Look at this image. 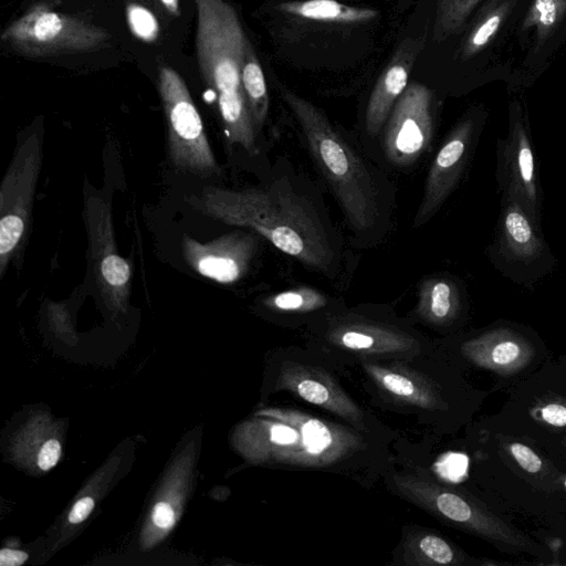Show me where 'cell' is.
Segmentation results:
<instances>
[{"label": "cell", "mask_w": 566, "mask_h": 566, "mask_svg": "<svg viewBox=\"0 0 566 566\" xmlns=\"http://www.w3.org/2000/svg\"><path fill=\"white\" fill-rule=\"evenodd\" d=\"M280 94L294 115L306 148L348 228L360 240H376L388 221L384 181L322 109L283 85Z\"/></svg>", "instance_id": "obj_2"}, {"label": "cell", "mask_w": 566, "mask_h": 566, "mask_svg": "<svg viewBox=\"0 0 566 566\" xmlns=\"http://www.w3.org/2000/svg\"><path fill=\"white\" fill-rule=\"evenodd\" d=\"M253 423L256 460L296 468H327L363 446L353 430L292 408H265Z\"/></svg>", "instance_id": "obj_4"}, {"label": "cell", "mask_w": 566, "mask_h": 566, "mask_svg": "<svg viewBox=\"0 0 566 566\" xmlns=\"http://www.w3.org/2000/svg\"><path fill=\"white\" fill-rule=\"evenodd\" d=\"M0 39L20 54L50 56L97 50L111 34L76 15L38 3L6 27Z\"/></svg>", "instance_id": "obj_8"}, {"label": "cell", "mask_w": 566, "mask_h": 566, "mask_svg": "<svg viewBox=\"0 0 566 566\" xmlns=\"http://www.w3.org/2000/svg\"><path fill=\"white\" fill-rule=\"evenodd\" d=\"M241 84L254 127L260 133L269 113V93L260 62L248 42L241 66Z\"/></svg>", "instance_id": "obj_21"}, {"label": "cell", "mask_w": 566, "mask_h": 566, "mask_svg": "<svg viewBox=\"0 0 566 566\" xmlns=\"http://www.w3.org/2000/svg\"><path fill=\"white\" fill-rule=\"evenodd\" d=\"M259 234L235 230L208 242L185 234L181 250L186 263L200 275L232 284L248 272L259 247Z\"/></svg>", "instance_id": "obj_12"}, {"label": "cell", "mask_w": 566, "mask_h": 566, "mask_svg": "<svg viewBox=\"0 0 566 566\" xmlns=\"http://www.w3.org/2000/svg\"><path fill=\"white\" fill-rule=\"evenodd\" d=\"M423 44V36L406 38L395 51L367 103L365 128L368 135L376 136L382 129L396 102L408 86L410 72Z\"/></svg>", "instance_id": "obj_15"}, {"label": "cell", "mask_w": 566, "mask_h": 566, "mask_svg": "<svg viewBox=\"0 0 566 566\" xmlns=\"http://www.w3.org/2000/svg\"><path fill=\"white\" fill-rule=\"evenodd\" d=\"M514 2L515 0H502L480 17L462 44L461 54L463 59L472 57L490 43Z\"/></svg>", "instance_id": "obj_23"}, {"label": "cell", "mask_w": 566, "mask_h": 566, "mask_svg": "<svg viewBox=\"0 0 566 566\" xmlns=\"http://www.w3.org/2000/svg\"><path fill=\"white\" fill-rule=\"evenodd\" d=\"M277 390H287L354 426L364 429V413L327 371L297 361L283 363L275 379Z\"/></svg>", "instance_id": "obj_13"}, {"label": "cell", "mask_w": 566, "mask_h": 566, "mask_svg": "<svg viewBox=\"0 0 566 566\" xmlns=\"http://www.w3.org/2000/svg\"><path fill=\"white\" fill-rule=\"evenodd\" d=\"M127 21L132 32L146 42H153L159 33V24L156 17L147 8L130 3L126 9Z\"/></svg>", "instance_id": "obj_28"}, {"label": "cell", "mask_w": 566, "mask_h": 566, "mask_svg": "<svg viewBox=\"0 0 566 566\" xmlns=\"http://www.w3.org/2000/svg\"><path fill=\"white\" fill-rule=\"evenodd\" d=\"M324 338L331 346L364 356L405 355L420 347L419 339L403 328L355 313L329 317Z\"/></svg>", "instance_id": "obj_11"}, {"label": "cell", "mask_w": 566, "mask_h": 566, "mask_svg": "<svg viewBox=\"0 0 566 566\" xmlns=\"http://www.w3.org/2000/svg\"><path fill=\"white\" fill-rule=\"evenodd\" d=\"M433 132L432 93L411 83L396 102L386 122L382 148L395 166L415 164L428 149Z\"/></svg>", "instance_id": "obj_10"}, {"label": "cell", "mask_w": 566, "mask_h": 566, "mask_svg": "<svg viewBox=\"0 0 566 566\" xmlns=\"http://www.w3.org/2000/svg\"><path fill=\"white\" fill-rule=\"evenodd\" d=\"M480 0H438L433 41L441 42L462 29Z\"/></svg>", "instance_id": "obj_24"}, {"label": "cell", "mask_w": 566, "mask_h": 566, "mask_svg": "<svg viewBox=\"0 0 566 566\" xmlns=\"http://www.w3.org/2000/svg\"><path fill=\"white\" fill-rule=\"evenodd\" d=\"M61 455V446L57 440L50 439L41 447L38 455V464L43 471L53 468Z\"/></svg>", "instance_id": "obj_31"}, {"label": "cell", "mask_w": 566, "mask_h": 566, "mask_svg": "<svg viewBox=\"0 0 566 566\" xmlns=\"http://www.w3.org/2000/svg\"><path fill=\"white\" fill-rule=\"evenodd\" d=\"M406 564L411 565H462L467 557L452 543L429 531L412 532L403 546Z\"/></svg>", "instance_id": "obj_20"}, {"label": "cell", "mask_w": 566, "mask_h": 566, "mask_svg": "<svg viewBox=\"0 0 566 566\" xmlns=\"http://www.w3.org/2000/svg\"><path fill=\"white\" fill-rule=\"evenodd\" d=\"M192 200L203 214L252 230L312 271L333 277L339 270L340 244L323 210L285 177L239 190L207 187Z\"/></svg>", "instance_id": "obj_1"}, {"label": "cell", "mask_w": 566, "mask_h": 566, "mask_svg": "<svg viewBox=\"0 0 566 566\" xmlns=\"http://www.w3.org/2000/svg\"><path fill=\"white\" fill-rule=\"evenodd\" d=\"M394 483L406 499L429 513L504 551L534 554L538 551L524 534L454 489L411 474H396Z\"/></svg>", "instance_id": "obj_5"}, {"label": "cell", "mask_w": 566, "mask_h": 566, "mask_svg": "<svg viewBox=\"0 0 566 566\" xmlns=\"http://www.w3.org/2000/svg\"><path fill=\"white\" fill-rule=\"evenodd\" d=\"M153 522L163 528L170 527L175 522L172 507L165 502L157 503L153 510Z\"/></svg>", "instance_id": "obj_32"}, {"label": "cell", "mask_w": 566, "mask_h": 566, "mask_svg": "<svg viewBox=\"0 0 566 566\" xmlns=\"http://www.w3.org/2000/svg\"><path fill=\"white\" fill-rule=\"evenodd\" d=\"M43 159V133L19 138L0 186V277L24 245Z\"/></svg>", "instance_id": "obj_6"}, {"label": "cell", "mask_w": 566, "mask_h": 566, "mask_svg": "<svg viewBox=\"0 0 566 566\" xmlns=\"http://www.w3.org/2000/svg\"><path fill=\"white\" fill-rule=\"evenodd\" d=\"M163 6L172 14L179 13V0H160Z\"/></svg>", "instance_id": "obj_35"}, {"label": "cell", "mask_w": 566, "mask_h": 566, "mask_svg": "<svg viewBox=\"0 0 566 566\" xmlns=\"http://www.w3.org/2000/svg\"><path fill=\"white\" fill-rule=\"evenodd\" d=\"M328 303L327 295L306 285L289 289L263 300L266 308L282 314H310L323 310Z\"/></svg>", "instance_id": "obj_22"}, {"label": "cell", "mask_w": 566, "mask_h": 566, "mask_svg": "<svg viewBox=\"0 0 566 566\" xmlns=\"http://www.w3.org/2000/svg\"><path fill=\"white\" fill-rule=\"evenodd\" d=\"M537 415L545 423L563 427L566 426V403L551 402L541 407Z\"/></svg>", "instance_id": "obj_30"}, {"label": "cell", "mask_w": 566, "mask_h": 566, "mask_svg": "<svg viewBox=\"0 0 566 566\" xmlns=\"http://www.w3.org/2000/svg\"><path fill=\"white\" fill-rule=\"evenodd\" d=\"M93 507L94 501L92 497L86 496L81 499L75 503V505L71 510V513L69 515L70 522L76 524L84 521L90 515Z\"/></svg>", "instance_id": "obj_33"}, {"label": "cell", "mask_w": 566, "mask_h": 566, "mask_svg": "<svg viewBox=\"0 0 566 566\" xmlns=\"http://www.w3.org/2000/svg\"><path fill=\"white\" fill-rule=\"evenodd\" d=\"M516 171L517 179L521 188L525 191L530 200L535 198V186H534V161L533 154L530 147L526 135L523 127L516 129Z\"/></svg>", "instance_id": "obj_27"}, {"label": "cell", "mask_w": 566, "mask_h": 566, "mask_svg": "<svg viewBox=\"0 0 566 566\" xmlns=\"http://www.w3.org/2000/svg\"><path fill=\"white\" fill-rule=\"evenodd\" d=\"M84 219L97 291L114 307L126 304L132 286V266L118 254L111 207L99 197L86 196Z\"/></svg>", "instance_id": "obj_9"}, {"label": "cell", "mask_w": 566, "mask_h": 566, "mask_svg": "<svg viewBox=\"0 0 566 566\" xmlns=\"http://www.w3.org/2000/svg\"><path fill=\"white\" fill-rule=\"evenodd\" d=\"M471 133V120L460 123L438 151L428 171L415 227H421L431 219L452 191L464 165Z\"/></svg>", "instance_id": "obj_14"}, {"label": "cell", "mask_w": 566, "mask_h": 566, "mask_svg": "<svg viewBox=\"0 0 566 566\" xmlns=\"http://www.w3.org/2000/svg\"><path fill=\"white\" fill-rule=\"evenodd\" d=\"M363 366L377 387L396 400L422 409L440 407L437 388L421 374L399 365L369 360H363Z\"/></svg>", "instance_id": "obj_17"}, {"label": "cell", "mask_w": 566, "mask_h": 566, "mask_svg": "<svg viewBox=\"0 0 566 566\" xmlns=\"http://www.w3.org/2000/svg\"><path fill=\"white\" fill-rule=\"evenodd\" d=\"M566 13V0H534L525 15L523 27L535 28L537 41H543Z\"/></svg>", "instance_id": "obj_26"}, {"label": "cell", "mask_w": 566, "mask_h": 566, "mask_svg": "<svg viewBox=\"0 0 566 566\" xmlns=\"http://www.w3.org/2000/svg\"><path fill=\"white\" fill-rule=\"evenodd\" d=\"M279 10L306 21L361 24L374 20L377 11L370 8L346 6L336 0H303L283 2Z\"/></svg>", "instance_id": "obj_19"}, {"label": "cell", "mask_w": 566, "mask_h": 566, "mask_svg": "<svg viewBox=\"0 0 566 566\" xmlns=\"http://www.w3.org/2000/svg\"><path fill=\"white\" fill-rule=\"evenodd\" d=\"M509 451L517 462V464L530 473L538 472L542 468V460L539 457L527 446L518 442H513L509 447Z\"/></svg>", "instance_id": "obj_29"}, {"label": "cell", "mask_w": 566, "mask_h": 566, "mask_svg": "<svg viewBox=\"0 0 566 566\" xmlns=\"http://www.w3.org/2000/svg\"><path fill=\"white\" fill-rule=\"evenodd\" d=\"M462 353L478 366L507 374L524 367L533 356V348L518 334L496 329L465 342Z\"/></svg>", "instance_id": "obj_16"}, {"label": "cell", "mask_w": 566, "mask_h": 566, "mask_svg": "<svg viewBox=\"0 0 566 566\" xmlns=\"http://www.w3.org/2000/svg\"><path fill=\"white\" fill-rule=\"evenodd\" d=\"M504 229L510 248L520 256L530 258L539 250V244L532 227L516 205L510 207L505 214Z\"/></svg>", "instance_id": "obj_25"}, {"label": "cell", "mask_w": 566, "mask_h": 566, "mask_svg": "<svg viewBox=\"0 0 566 566\" xmlns=\"http://www.w3.org/2000/svg\"><path fill=\"white\" fill-rule=\"evenodd\" d=\"M460 310L457 286L447 277L424 279L418 289L416 313L427 324L444 326L450 324Z\"/></svg>", "instance_id": "obj_18"}, {"label": "cell", "mask_w": 566, "mask_h": 566, "mask_svg": "<svg viewBox=\"0 0 566 566\" xmlns=\"http://www.w3.org/2000/svg\"><path fill=\"white\" fill-rule=\"evenodd\" d=\"M196 50L207 86L213 91L229 145L255 154L254 127L241 84L247 39L233 7L224 0H195Z\"/></svg>", "instance_id": "obj_3"}, {"label": "cell", "mask_w": 566, "mask_h": 566, "mask_svg": "<svg viewBox=\"0 0 566 566\" xmlns=\"http://www.w3.org/2000/svg\"><path fill=\"white\" fill-rule=\"evenodd\" d=\"M28 559V554L18 549L3 548L0 552L1 566H18Z\"/></svg>", "instance_id": "obj_34"}, {"label": "cell", "mask_w": 566, "mask_h": 566, "mask_svg": "<svg viewBox=\"0 0 566 566\" xmlns=\"http://www.w3.org/2000/svg\"><path fill=\"white\" fill-rule=\"evenodd\" d=\"M167 122V153L176 170L207 178L220 172L205 126L184 78L170 66L158 71Z\"/></svg>", "instance_id": "obj_7"}]
</instances>
